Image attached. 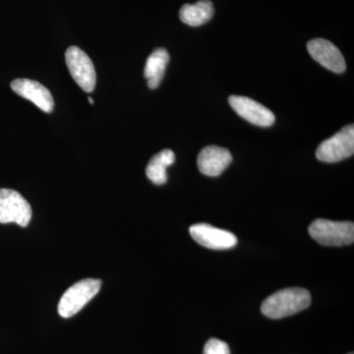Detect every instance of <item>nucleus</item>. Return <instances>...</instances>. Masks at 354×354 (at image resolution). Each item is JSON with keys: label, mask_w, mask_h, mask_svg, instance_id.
I'll return each mask as SVG.
<instances>
[{"label": "nucleus", "mask_w": 354, "mask_h": 354, "mask_svg": "<svg viewBox=\"0 0 354 354\" xmlns=\"http://www.w3.org/2000/svg\"><path fill=\"white\" fill-rule=\"evenodd\" d=\"M176 155L169 149H165L162 152L153 156L147 165L146 174L153 183L162 185L167 181V169L174 164Z\"/></svg>", "instance_id": "4468645a"}, {"label": "nucleus", "mask_w": 354, "mask_h": 354, "mask_svg": "<svg viewBox=\"0 0 354 354\" xmlns=\"http://www.w3.org/2000/svg\"><path fill=\"white\" fill-rule=\"evenodd\" d=\"M348 354H353V353H348Z\"/></svg>", "instance_id": "f3484780"}, {"label": "nucleus", "mask_w": 354, "mask_h": 354, "mask_svg": "<svg viewBox=\"0 0 354 354\" xmlns=\"http://www.w3.org/2000/svg\"><path fill=\"white\" fill-rule=\"evenodd\" d=\"M354 153V127L346 125L332 138L325 140L317 149L316 157L324 162H339Z\"/></svg>", "instance_id": "20e7f679"}, {"label": "nucleus", "mask_w": 354, "mask_h": 354, "mask_svg": "<svg viewBox=\"0 0 354 354\" xmlns=\"http://www.w3.org/2000/svg\"><path fill=\"white\" fill-rule=\"evenodd\" d=\"M102 281L85 279L70 286L58 304V313L62 318L76 315L101 290Z\"/></svg>", "instance_id": "7ed1b4c3"}, {"label": "nucleus", "mask_w": 354, "mask_h": 354, "mask_svg": "<svg viewBox=\"0 0 354 354\" xmlns=\"http://www.w3.org/2000/svg\"><path fill=\"white\" fill-rule=\"evenodd\" d=\"M309 234L321 245H349L354 241V223L318 218L310 225Z\"/></svg>", "instance_id": "f03ea898"}, {"label": "nucleus", "mask_w": 354, "mask_h": 354, "mask_svg": "<svg viewBox=\"0 0 354 354\" xmlns=\"http://www.w3.org/2000/svg\"><path fill=\"white\" fill-rule=\"evenodd\" d=\"M214 13L215 9L209 0H200L195 4H184L179 11V18L184 24L198 27L209 22Z\"/></svg>", "instance_id": "f8f14e48"}, {"label": "nucleus", "mask_w": 354, "mask_h": 354, "mask_svg": "<svg viewBox=\"0 0 354 354\" xmlns=\"http://www.w3.org/2000/svg\"><path fill=\"white\" fill-rule=\"evenodd\" d=\"M232 156L225 148L209 146L203 149L198 156V169L208 176H218L232 164Z\"/></svg>", "instance_id": "9b49d317"}, {"label": "nucleus", "mask_w": 354, "mask_h": 354, "mask_svg": "<svg viewBox=\"0 0 354 354\" xmlns=\"http://www.w3.org/2000/svg\"><path fill=\"white\" fill-rule=\"evenodd\" d=\"M203 354H230L227 344L218 339H211L207 342Z\"/></svg>", "instance_id": "2eb2a0df"}, {"label": "nucleus", "mask_w": 354, "mask_h": 354, "mask_svg": "<svg viewBox=\"0 0 354 354\" xmlns=\"http://www.w3.org/2000/svg\"><path fill=\"white\" fill-rule=\"evenodd\" d=\"M307 50L317 62L330 71L342 73L346 68V60L341 50L327 39H311L307 44Z\"/></svg>", "instance_id": "1a4fd4ad"}, {"label": "nucleus", "mask_w": 354, "mask_h": 354, "mask_svg": "<svg viewBox=\"0 0 354 354\" xmlns=\"http://www.w3.org/2000/svg\"><path fill=\"white\" fill-rule=\"evenodd\" d=\"M10 86L16 94L29 100L44 113H50L53 111L55 101L53 95L41 83L30 79H16Z\"/></svg>", "instance_id": "9d476101"}, {"label": "nucleus", "mask_w": 354, "mask_h": 354, "mask_svg": "<svg viewBox=\"0 0 354 354\" xmlns=\"http://www.w3.org/2000/svg\"><path fill=\"white\" fill-rule=\"evenodd\" d=\"M88 100L91 104H94V100H93L92 97H88Z\"/></svg>", "instance_id": "dca6fc26"}, {"label": "nucleus", "mask_w": 354, "mask_h": 354, "mask_svg": "<svg viewBox=\"0 0 354 354\" xmlns=\"http://www.w3.org/2000/svg\"><path fill=\"white\" fill-rule=\"evenodd\" d=\"M169 62V55L165 48H158L151 53L147 59L144 75L148 80L150 88H157L162 82V77Z\"/></svg>", "instance_id": "ddd939ff"}, {"label": "nucleus", "mask_w": 354, "mask_h": 354, "mask_svg": "<svg viewBox=\"0 0 354 354\" xmlns=\"http://www.w3.org/2000/svg\"><path fill=\"white\" fill-rule=\"evenodd\" d=\"M311 295L304 288H286L277 291L267 298L261 306V311L271 319H281L295 315L308 308Z\"/></svg>", "instance_id": "f257e3e1"}, {"label": "nucleus", "mask_w": 354, "mask_h": 354, "mask_svg": "<svg viewBox=\"0 0 354 354\" xmlns=\"http://www.w3.org/2000/svg\"><path fill=\"white\" fill-rule=\"evenodd\" d=\"M31 218V206L19 192L0 188V223H15L26 227Z\"/></svg>", "instance_id": "39448f33"}, {"label": "nucleus", "mask_w": 354, "mask_h": 354, "mask_svg": "<svg viewBox=\"0 0 354 354\" xmlns=\"http://www.w3.org/2000/svg\"><path fill=\"white\" fill-rule=\"evenodd\" d=\"M228 102L235 113L248 122L261 127H269L274 124L276 120L274 114L250 97L232 95Z\"/></svg>", "instance_id": "0eeeda50"}, {"label": "nucleus", "mask_w": 354, "mask_h": 354, "mask_svg": "<svg viewBox=\"0 0 354 354\" xmlns=\"http://www.w3.org/2000/svg\"><path fill=\"white\" fill-rule=\"evenodd\" d=\"M191 236L200 245L214 250H225L237 244L236 236L227 230L212 227L208 223H198L189 230Z\"/></svg>", "instance_id": "6e6552de"}, {"label": "nucleus", "mask_w": 354, "mask_h": 354, "mask_svg": "<svg viewBox=\"0 0 354 354\" xmlns=\"http://www.w3.org/2000/svg\"><path fill=\"white\" fill-rule=\"evenodd\" d=\"M65 60L72 78L78 84L79 87L86 93L93 92L97 76L94 64L85 51L78 46H70L65 53Z\"/></svg>", "instance_id": "423d86ee"}]
</instances>
